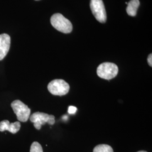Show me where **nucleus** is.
<instances>
[{
  "label": "nucleus",
  "instance_id": "6",
  "mask_svg": "<svg viewBox=\"0 0 152 152\" xmlns=\"http://www.w3.org/2000/svg\"><path fill=\"white\" fill-rule=\"evenodd\" d=\"M90 8L98 22L104 23L107 20V13L103 0H91Z\"/></svg>",
  "mask_w": 152,
  "mask_h": 152
},
{
  "label": "nucleus",
  "instance_id": "4",
  "mask_svg": "<svg viewBox=\"0 0 152 152\" xmlns=\"http://www.w3.org/2000/svg\"><path fill=\"white\" fill-rule=\"evenodd\" d=\"M48 89L51 94L56 96L65 95L69 92L70 86L69 84L61 79L53 80L48 84Z\"/></svg>",
  "mask_w": 152,
  "mask_h": 152
},
{
  "label": "nucleus",
  "instance_id": "1",
  "mask_svg": "<svg viewBox=\"0 0 152 152\" xmlns=\"http://www.w3.org/2000/svg\"><path fill=\"white\" fill-rule=\"evenodd\" d=\"M50 22L54 28L61 32L69 33L72 31L71 22L60 13L55 14L51 16Z\"/></svg>",
  "mask_w": 152,
  "mask_h": 152
},
{
  "label": "nucleus",
  "instance_id": "8",
  "mask_svg": "<svg viewBox=\"0 0 152 152\" xmlns=\"http://www.w3.org/2000/svg\"><path fill=\"white\" fill-rule=\"evenodd\" d=\"M21 124L19 121L10 124L7 120H4L0 122V131L4 132L8 131L12 134H16L20 129Z\"/></svg>",
  "mask_w": 152,
  "mask_h": 152
},
{
  "label": "nucleus",
  "instance_id": "3",
  "mask_svg": "<svg viewBox=\"0 0 152 152\" xmlns=\"http://www.w3.org/2000/svg\"><path fill=\"white\" fill-rule=\"evenodd\" d=\"M11 107L19 121L23 122L27 121L30 117L31 109L27 105L19 100H16L11 103Z\"/></svg>",
  "mask_w": 152,
  "mask_h": 152
},
{
  "label": "nucleus",
  "instance_id": "2",
  "mask_svg": "<svg viewBox=\"0 0 152 152\" xmlns=\"http://www.w3.org/2000/svg\"><path fill=\"white\" fill-rule=\"evenodd\" d=\"M118 68L112 63L105 62L99 65L97 68V75L101 78L109 80L117 75Z\"/></svg>",
  "mask_w": 152,
  "mask_h": 152
},
{
  "label": "nucleus",
  "instance_id": "5",
  "mask_svg": "<svg viewBox=\"0 0 152 152\" xmlns=\"http://www.w3.org/2000/svg\"><path fill=\"white\" fill-rule=\"evenodd\" d=\"M29 119L37 130H40L42 125L46 124L53 125L55 122L54 115L39 112L33 113L29 117Z\"/></svg>",
  "mask_w": 152,
  "mask_h": 152
},
{
  "label": "nucleus",
  "instance_id": "11",
  "mask_svg": "<svg viewBox=\"0 0 152 152\" xmlns=\"http://www.w3.org/2000/svg\"><path fill=\"white\" fill-rule=\"evenodd\" d=\"M30 152H43V149L39 143L37 141H34L31 145Z\"/></svg>",
  "mask_w": 152,
  "mask_h": 152
},
{
  "label": "nucleus",
  "instance_id": "7",
  "mask_svg": "<svg viewBox=\"0 0 152 152\" xmlns=\"http://www.w3.org/2000/svg\"><path fill=\"white\" fill-rule=\"evenodd\" d=\"M11 39L9 35L4 33L0 34V60L5 58L10 48Z\"/></svg>",
  "mask_w": 152,
  "mask_h": 152
},
{
  "label": "nucleus",
  "instance_id": "13",
  "mask_svg": "<svg viewBox=\"0 0 152 152\" xmlns=\"http://www.w3.org/2000/svg\"><path fill=\"white\" fill-rule=\"evenodd\" d=\"M148 64L150 65L151 66H152V54L149 55L148 56Z\"/></svg>",
  "mask_w": 152,
  "mask_h": 152
},
{
  "label": "nucleus",
  "instance_id": "12",
  "mask_svg": "<svg viewBox=\"0 0 152 152\" xmlns=\"http://www.w3.org/2000/svg\"><path fill=\"white\" fill-rule=\"evenodd\" d=\"M77 111V108L75 107L70 106L68 108V113L69 114H75Z\"/></svg>",
  "mask_w": 152,
  "mask_h": 152
},
{
  "label": "nucleus",
  "instance_id": "10",
  "mask_svg": "<svg viewBox=\"0 0 152 152\" xmlns=\"http://www.w3.org/2000/svg\"><path fill=\"white\" fill-rule=\"evenodd\" d=\"M93 152H114L112 148L107 144H100L94 148Z\"/></svg>",
  "mask_w": 152,
  "mask_h": 152
},
{
  "label": "nucleus",
  "instance_id": "14",
  "mask_svg": "<svg viewBox=\"0 0 152 152\" xmlns=\"http://www.w3.org/2000/svg\"><path fill=\"white\" fill-rule=\"evenodd\" d=\"M147 152L146 151H139V152Z\"/></svg>",
  "mask_w": 152,
  "mask_h": 152
},
{
  "label": "nucleus",
  "instance_id": "9",
  "mask_svg": "<svg viewBox=\"0 0 152 152\" xmlns=\"http://www.w3.org/2000/svg\"><path fill=\"white\" fill-rule=\"evenodd\" d=\"M127 7L126 8V11L128 15L130 16H135L139 6L140 5V2L139 0H131L127 3Z\"/></svg>",
  "mask_w": 152,
  "mask_h": 152
}]
</instances>
